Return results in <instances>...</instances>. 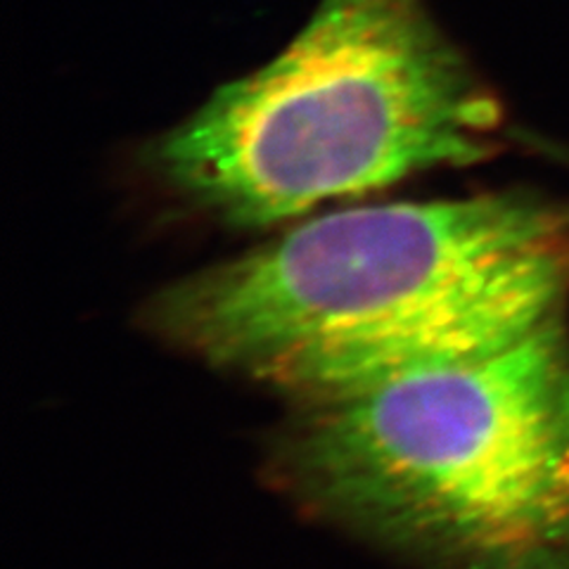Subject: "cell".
I'll use <instances>...</instances> for the list:
<instances>
[{"instance_id":"obj_1","label":"cell","mask_w":569,"mask_h":569,"mask_svg":"<svg viewBox=\"0 0 569 569\" xmlns=\"http://www.w3.org/2000/svg\"><path fill=\"white\" fill-rule=\"evenodd\" d=\"M569 202L531 192L345 209L159 290L194 359L323 403L503 351L562 320Z\"/></svg>"},{"instance_id":"obj_2","label":"cell","mask_w":569,"mask_h":569,"mask_svg":"<svg viewBox=\"0 0 569 569\" xmlns=\"http://www.w3.org/2000/svg\"><path fill=\"white\" fill-rule=\"evenodd\" d=\"M282 487L427 569H569V337L307 403Z\"/></svg>"},{"instance_id":"obj_3","label":"cell","mask_w":569,"mask_h":569,"mask_svg":"<svg viewBox=\"0 0 569 569\" xmlns=\"http://www.w3.org/2000/svg\"><path fill=\"white\" fill-rule=\"evenodd\" d=\"M496 98L422 0H320L276 60L154 140V173L236 228L493 152Z\"/></svg>"},{"instance_id":"obj_4","label":"cell","mask_w":569,"mask_h":569,"mask_svg":"<svg viewBox=\"0 0 569 569\" xmlns=\"http://www.w3.org/2000/svg\"><path fill=\"white\" fill-rule=\"evenodd\" d=\"M546 152H548V154H553V157H558L560 162H565V164L569 167V146H556V142H548V146H546Z\"/></svg>"}]
</instances>
